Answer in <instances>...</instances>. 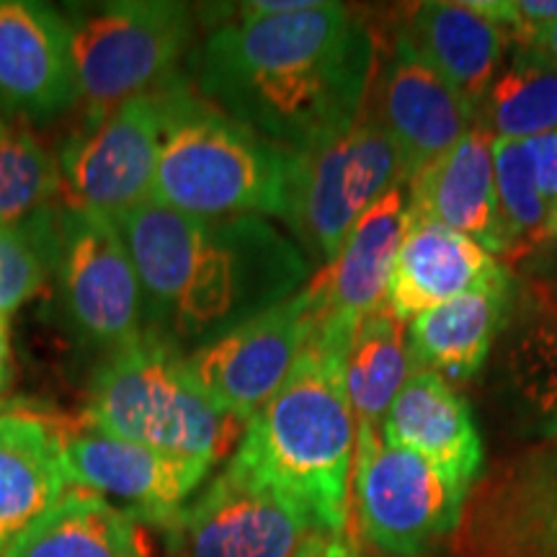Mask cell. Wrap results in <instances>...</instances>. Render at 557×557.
<instances>
[{
    "instance_id": "1",
    "label": "cell",
    "mask_w": 557,
    "mask_h": 557,
    "mask_svg": "<svg viewBox=\"0 0 557 557\" xmlns=\"http://www.w3.org/2000/svg\"><path fill=\"white\" fill-rule=\"evenodd\" d=\"M377 54L357 13L310 0L276 16L222 18L189 54V83L253 135L305 156L359 120Z\"/></svg>"
},
{
    "instance_id": "2",
    "label": "cell",
    "mask_w": 557,
    "mask_h": 557,
    "mask_svg": "<svg viewBox=\"0 0 557 557\" xmlns=\"http://www.w3.org/2000/svg\"><path fill=\"white\" fill-rule=\"evenodd\" d=\"M114 222L143 284L145 333L184 357L295 297L315 271L261 218L199 220L150 199Z\"/></svg>"
},
{
    "instance_id": "3",
    "label": "cell",
    "mask_w": 557,
    "mask_h": 557,
    "mask_svg": "<svg viewBox=\"0 0 557 557\" xmlns=\"http://www.w3.org/2000/svg\"><path fill=\"white\" fill-rule=\"evenodd\" d=\"M348 333L315 325L274 398L246 423L233 462L297 500L318 527H348L357 418L346 393Z\"/></svg>"
},
{
    "instance_id": "4",
    "label": "cell",
    "mask_w": 557,
    "mask_h": 557,
    "mask_svg": "<svg viewBox=\"0 0 557 557\" xmlns=\"http://www.w3.org/2000/svg\"><path fill=\"white\" fill-rule=\"evenodd\" d=\"M152 96L163 120L152 201L199 220H284L295 156L214 109L184 75Z\"/></svg>"
},
{
    "instance_id": "5",
    "label": "cell",
    "mask_w": 557,
    "mask_h": 557,
    "mask_svg": "<svg viewBox=\"0 0 557 557\" xmlns=\"http://www.w3.org/2000/svg\"><path fill=\"white\" fill-rule=\"evenodd\" d=\"M83 421L111 436L212 468L238 449L246 421L222 410L176 348L145 333L107 354L88 385Z\"/></svg>"
},
{
    "instance_id": "6",
    "label": "cell",
    "mask_w": 557,
    "mask_h": 557,
    "mask_svg": "<svg viewBox=\"0 0 557 557\" xmlns=\"http://www.w3.org/2000/svg\"><path fill=\"white\" fill-rule=\"evenodd\" d=\"M78 101L86 122L143 99L176 78L191 54L194 11L176 0H103L67 5Z\"/></svg>"
},
{
    "instance_id": "7",
    "label": "cell",
    "mask_w": 557,
    "mask_h": 557,
    "mask_svg": "<svg viewBox=\"0 0 557 557\" xmlns=\"http://www.w3.org/2000/svg\"><path fill=\"white\" fill-rule=\"evenodd\" d=\"M400 184L406 181L393 139L361 111L338 137L295 156L284 222L310 267L320 271L336 259L361 214Z\"/></svg>"
},
{
    "instance_id": "8",
    "label": "cell",
    "mask_w": 557,
    "mask_h": 557,
    "mask_svg": "<svg viewBox=\"0 0 557 557\" xmlns=\"http://www.w3.org/2000/svg\"><path fill=\"white\" fill-rule=\"evenodd\" d=\"M52 276L62 318L81 341L111 354L145 336L143 284L111 218L62 199Z\"/></svg>"
},
{
    "instance_id": "9",
    "label": "cell",
    "mask_w": 557,
    "mask_h": 557,
    "mask_svg": "<svg viewBox=\"0 0 557 557\" xmlns=\"http://www.w3.org/2000/svg\"><path fill=\"white\" fill-rule=\"evenodd\" d=\"M320 529L287 493L227 459L160 532L171 557H297Z\"/></svg>"
},
{
    "instance_id": "10",
    "label": "cell",
    "mask_w": 557,
    "mask_h": 557,
    "mask_svg": "<svg viewBox=\"0 0 557 557\" xmlns=\"http://www.w3.org/2000/svg\"><path fill=\"white\" fill-rule=\"evenodd\" d=\"M465 500L426 459L380 438L357 442L354 504L364 537L389 557H423L457 532Z\"/></svg>"
},
{
    "instance_id": "11",
    "label": "cell",
    "mask_w": 557,
    "mask_h": 557,
    "mask_svg": "<svg viewBox=\"0 0 557 557\" xmlns=\"http://www.w3.org/2000/svg\"><path fill=\"white\" fill-rule=\"evenodd\" d=\"M318 295L308 282L295 297L186 354V367L222 410L250 421L284 385L315 331Z\"/></svg>"
},
{
    "instance_id": "12",
    "label": "cell",
    "mask_w": 557,
    "mask_h": 557,
    "mask_svg": "<svg viewBox=\"0 0 557 557\" xmlns=\"http://www.w3.org/2000/svg\"><path fill=\"white\" fill-rule=\"evenodd\" d=\"M163 120L156 96L132 99L83 127L62 145L65 201L120 218L152 199Z\"/></svg>"
},
{
    "instance_id": "13",
    "label": "cell",
    "mask_w": 557,
    "mask_h": 557,
    "mask_svg": "<svg viewBox=\"0 0 557 557\" xmlns=\"http://www.w3.org/2000/svg\"><path fill=\"white\" fill-rule=\"evenodd\" d=\"M70 485L129 511L145 527L163 529L212 475V465L165 455L94 429L81 418L60 426Z\"/></svg>"
},
{
    "instance_id": "14",
    "label": "cell",
    "mask_w": 557,
    "mask_h": 557,
    "mask_svg": "<svg viewBox=\"0 0 557 557\" xmlns=\"http://www.w3.org/2000/svg\"><path fill=\"white\" fill-rule=\"evenodd\" d=\"M364 111L387 132L403 163V181L449 152L475 127V109L398 32L374 70Z\"/></svg>"
},
{
    "instance_id": "15",
    "label": "cell",
    "mask_w": 557,
    "mask_h": 557,
    "mask_svg": "<svg viewBox=\"0 0 557 557\" xmlns=\"http://www.w3.org/2000/svg\"><path fill=\"white\" fill-rule=\"evenodd\" d=\"M78 103L65 13L37 0H0V114L50 122Z\"/></svg>"
},
{
    "instance_id": "16",
    "label": "cell",
    "mask_w": 557,
    "mask_h": 557,
    "mask_svg": "<svg viewBox=\"0 0 557 557\" xmlns=\"http://www.w3.org/2000/svg\"><path fill=\"white\" fill-rule=\"evenodd\" d=\"M406 227L408 186L400 184L361 214L336 259L312 274L318 325L354 336L361 320L382 310Z\"/></svg>"
},
{
    "instance_id": "17",
    "label": "cell",
    "mask_w": 557,
    "mask_h": 557,
    "mask_svg": "<svg viewBox=\"0 0 557 557\" xmlns=\"http://www.w3.org/2000/svg\"><path fill=\"white\" fill-rule=\"evenodd\" d=\"M382 442L426 459L468 496L480 480L483 444L468 400L431 369H410L382 423Z\"/></svg>"
},
{
    "instance_id": "18",
    "label": "cell",
    "mask_w": 557,
    "mask_h": 557,
    "mask_svg": "<svg viewBox=\"0 0 557 557\" xmlns=\"http://www.w3.org/2000/svg\"><path fill=\"white\" fill-rule=\"evenodd\" d=\"M491 132L475 124L449 152L408 181V218L468 235L504 256Z\"/></svg>"
},
{
    "instance_id": "19",
    "label": "cell",
    "mask_w": 557,
    "mask_h": 557,
    "mask_svg": "<svg viewBox=\"0 0 557 557\" xmlns=\"http://www.w3.org/2000/svg\"><path fill=\"white\" fill-rule=\"evenodd\" d=\"M506 274L504 263L468 235L408 218L382 310L408 323L421 312L487 287Z\"/></svg>"
},
{
    "instance_id": "20",
    "label": "cell",
    "mask_w": 557,
    "mask_h": 557,
    "mask_svg": "<svg viewBox=\"0 0 557 557\" xmlns=\"http://www.w3.org/2000/svg\"><path fill=\"white\" fill-rule=\"evenodd\" d=\"M70 491L60 423L32 410L0 413V555Z\"/></svg>"
},
{
    "instance_id": "21",
    "label": "cell",
    "mask_w": 557,
    "mask_h": 557,
    "mask_svg": "<svg viewBox=\"0 0 557 557\" xmlns=\"http://www.w3.org/2000/svg\"><path fill=\"white\" fill-rule=\"evenodd\" d=\"M400 34L472 109L480 107L508 50L506 29L475 0L418 3Z\"/></svg>"
},
{
    "instance_id": "22",
    "label": "cell",
    "mask_w": 557,
    "mask_h": 557,
    "mask_svg": "<svg viewBox=\"0 0 557 557\" xmlns=\"http://www.w3.org/2000/svg\"><path fill=\"white\" fill-rule=\"evenodd\" d=\"M513 305L511 276L472 289L408 320L413 369H431L444 380H470L485 364L493 341Z\"/></svg>"
},
{
    "instance_id": "23",
    "label": "cell",
    "mask_w": 557,
    "mask_h": 557,
    "mask_svg": "<svg viewBox=\"0 0 557 557\" xmlns=\"http://www.w3.org/2000/svg\"><path fill=\"white\" fill-rule=\"evenodd\" d=\"M0 557H156L148 527L96 493L73 487Z\"/></svg>"
},
{
    "instance_id": "24",
    "label": "cell",
    "mask_w": 557,
    "mask_h": 557,
    "mask_svg": "<svg viewBox=\"0 0 557 557\" xmlns=\"http://www.w3.org/2000/svg\"><path fill=\"white\" fill-rule=\"evenodd\" d=\"M504 389L521 429L534 438L557 436V292L534 282L508 336Z\"/></svg>"
},
{
    "instance_id": "25",
    "label": "cell",
    "mask_w": 557,
    "mask_h": 557,
    "mask_svg": "<svg viewBox=\"0 0 557 557\" xmlns=\"http://www.w3.org/2000/svg\"><path fill=\"white\" fill-rule=\"evenodd\" d=\"M410 369L406 320L385 310L361 320L346 354V393L357 418V442L382 436V423Z\"/></svg>"
},
{
    "instance_id": "26",
    "label": "cell",
    "mask_w": 557,
    "mask_h": 557,
    "mask_svg": "<svg viewBox=\"0 0 557 557\" xmlns=\"http://www.w3.org/2000/svg\"><path fill=\"white\" fill-rule=\"evenodd\" d=\"M493 139H534L557 132V65L508 41L496 78L475 109Z\"/></svg>"
},
{
    "instance_id": "27",
    "label": "cell",
    "mask_w": 557,
    "mask_h": 557,
    "mask_svg": "<svg viewBox=\"0 0 557 557\" xmlns=\"http://www.w3.org/2000/svg\"><path fill=\"white\" fill-rule=\"evenodd\" d=\"M455 557H557V504L462 508Z\"/></svg>"
},
{
    "instance_id": "28",
    "label": "cell",
    "mask_w": 557,
    "mask_h": 557,
    "mask_svg": "<svg viewBox=\"0 0 557 557\" xmlns=\"http://www.w3.org/2000/svg\"><path fill=\"white\" fill-rule=\"evenodd\" d=\"M496 194L504 259H527L547 238L553 207L542 197L537 171L527 139H496Z\"/></svg>"
},
{
    "instance_id": "29",
    "label": "cell",
    "mask_w": 557,
    "mask_h": 557,
    "mask_svg": "<svg viewBox=\"0 0 557 557\" xmlns=\"http://www.w3.org/2000/svg\"><path fill=\"white\" fill-rule=\"evenodd\" d=\"M62 194L60 160L32 132L0 116V227L21 225Z\"/></svg>"
},
{
    "instance_id": "30",
    "label": "cell",
    "mask_w": 557,
    "mask_h": 557,
    "mask_svg": "<svg viewBox=\"0 0 557 557\" xmlns=\"http://www.w3.org/2000/svg\"><path fill=\"white\" fill-rule=\"evenodd\" d=\"M60 205L21 225L0 227V315L3 318L29 302L54 274Z\"/></svg>"
},
{
    "instance_id": "31",
    "label": "cell",
    "mask_w": 557,
    "mask_h": 557,
    "mask_svg": "<svg viewBox=\"0 0 557 557\" xmlns=\"http://www.w3.org/2000/svg\"><path fill=\"white\" fill-rule=\"evenodd\" d=\"M475 5L504 26L508 39H521L557 24V0H475Z\"/></svg>"
},
{
    "instance_id": "32",
    "label": "cell",
    "mask_w": 557,
    "mask_h": 557,
    "mask_svg": "<svg viewBox=\"0 0 557 557\" xmlns=\"http://www.w3.org/2000/svg\"><path fill=\"white\" fill-rule=\"evenodd\" d=\"M529 152H532L534 171H537V181L542 197L549 207L557 205V132L553 135H542L534 139H527Z\"/></svg>"
},
{
    "instance_id": "33",
    "label": "cell",
    "mask_w": 557,
    "mask_h": 557,
    "mask_svg": "<svg viewBox=\"0 0 557 557\" xmlns=\"http://www.w3.org/2000/svg\"><path fill=\"white\" fill-rule=\"evenodd\" d=\"M297 557H361V549L354 540V534L346 529L341 532H329V529H320L312 537L305 542V547L299 549Z\"/></svg>"
},
{
    "instance_id": "34",
    "label": "cell",
    "mask_w": 557,
    "mask_h": 557,
    "mask_svg": "<svg viewBox=\"0 0 557 557\" xmlns=\"http://www.w3.org/2000/svg\"><path fill=\"white\" fill-rule=\"evenodd\" d=\"M508 41L524 45L532 52H537L540 58H545L547 62L557 65V24H549V26H545V29L527 34V37H521V39H508Z\"/></svg>"
},
{
    "instance_id": "35",
    "label": "cell",
    "mask_w": 557,
    "mask_h": 557,
    "mask_svg": "<svg viewBox=\"0 0 557 557\" xmlns=\"http://www.w3.org/2000/svg\"><path fill=\"white\" fill-rule=\"evenodd\" d=\"M529 259H532V267H534V278H537L540 284H545V287L557 292V246L532 250Z\"/></svg>"
},
{
    "instance_id": "36",
    "label": "cell",
    "mask_w": 557,
    "mask_h": 557,
    "mask_svg": "<svg viewBox=\"0 0 557 557\" xmlns=\"http://www.w3.org/2000/svg\"><path fill=\"white\" fill-rule=\"evenodd\" d=\"M11 374H13V364H11L9 338H0V395H5V389L11 387Z\"/></svg>"
}]
</instances>
